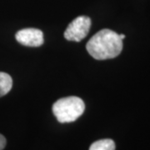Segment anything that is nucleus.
<instances>
[{
  "mask_svg": "<svg viewBox=\"0 0 150 150\" xmlns=\"http://www.w3.org/2000/svg\"><path fill=\"white\" fill-rule=\"evenodd\" d=\"M84 109V102L75 96L62 98L53 105L54 116L61 123L74 122L83 113Z\"/></svg>",
  "mask_w": 150,
  "mask_h": 150,
  "instance_id": "nucleus-2",
  "label": "nucleus"
},
{
  "mask_svg": "<svg viewBox=\"0 0 150 150\" xmlns=\"http://www.w3.org/2000/svg\"><path fill=\"white\" fill-rule=\"evenodd\" d=\"M15 38L22 45L28 47H39L43 43V33L38 28H24L15 34Z\"/></svg>",
  "mask_w": 150,
  "mask_h": 150,
  "instance_id": "nucleus-4",
  "label": "nucleus"
},
{
  "mask_svg": "<svg viewBox=\"0 0 150 150\" xmlns=\"http://www.w3.org/2000/svg\"><path fill=\"white\" fill-rule=\"evenodd\" d=\"M86 48L88 54L97 60L113 59L122 52L123 40L117 33L105 28L88 40Z\"/></svg>",
  "mask_w": 150,
  "mask_h": 150,
  "instance_id": "nucleus-1",
  "label": "nucleus"
},
{
  "mask_svg": "<svg viewBox=\"0 0 150 150\" xmlns=\"http://www.w3.org/2000/svg\"><path fill=\"white\" fill-rule=\"evenodd\" d=\"M119 38L123 40V39L125 38V35H124V34H119Z\"/></svg>",
  "mask_w": 150,
  "mask_h": 150,
  "instance_id": "nucleus-8",
  "label": "nucleus"
},
{
  "mask_svg": "<svg viewBox=\"0 0 150 150\" xmlns=\"http://www.w3.org/2000/svg\"><path fill=\"white\" fill-rule=\"evenodd\" d=\"M6 143H7V141H6V139L4 138V136L0 134V150H3L5 148Z\"/></svg>",
  "mask_w": 150,
  "mask_h": 150,
  "instance_id": "nucleus-7",
  "label": "nucleus"
},
{
  "mask_svg": "<svg viewBox=\"0 0 150 150\" xmlns=\"http://www.w3.org/2000/svg\"><path fill=\"white\" fill-rule=\"evenodd\" d=\"M89 150H115V143L109 139L98 140L92 144Z\"/></svg>",
  "mask_w": 150,
  "mask_h": 150,
  "instance_id": "nucleus-6",
  "label": "nucleus"
},
{
  "mask_svg": "<svg viewBox=\"0 0 150 150\" xmlns=\"http://www.w3.org/2000/svg\"><path fill=\"white\" fill-rule=\"evenodd\" d=\"M13 86L11 76L6 73L0 72V98L6 95L10 91Z\"/></svg>",
  "mask_w": 150,
  "mask_h": 150,
  "instance_id": "nucleus-5",
  "label": "nucleus"
},
{
  "mask_svg": "<svg viewBox=\"0 0 150 150\" xmlns=\"http://www.w3.org/2000/svg\"><path fill=\"white\" fill-rule=\"evenodd\" d=\"M91 27V19L87 16H79L70 23L64 32V38L69 41L80 42L88 35Z\"/></svg>",
  "mask_w": 150,
  "mask_h": 150,
  "instance_id": "nucleus-3",
  "label": "nucleus"
}]
</instances>
